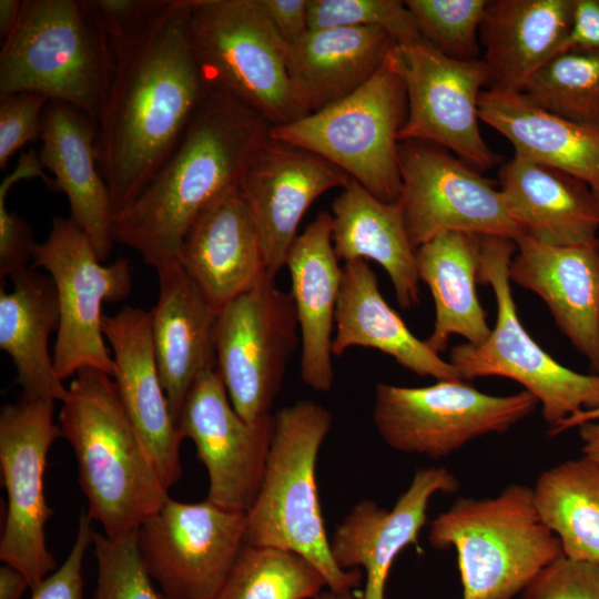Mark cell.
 Wrapping results in <instances>:
<instances>
[{
  "label": "cell",
  "instance_id": "1",
  "mask_svg": "<svg viewBox=\"0 0 599 599\" xmlns=\"http://www.w3.org/2000/svg\"><path fill=\"white\" fill-rule=\"evenodd\" d=\"M189 6L174 0L112 71L95 149L115 212L165 163L210 89L189 42Z\"/></svg>",
  "mask_w": 599,
  "mask_h": 599
},
{
  "label": "cell",
  "instance_id": "2",
  "mask_svg": "<svg viewBox=\"0 0 599 599\" xmlns=\"http://www.w3.org/2000/svg\"><path fill=\"white\" fill-rule=\"evenodd\" d=\"M271 126L237 99L209 89L169 159L135 201L115 213L114 243L155 270L177 261L192 224L240 182Z\"/></svg>",
  "mask_w": 599,
  "mask_h": 599
},
{
  "label": "cell",
  "instance_id": "3",
  "mask_svg": "<svg viewBox=\"0 0 599 599\" xmlns=\"http://www.w3.org/2000/svg\"><path fill=\"white\" fill-rule=\"evenodd\" d=\"M59 414L72 447L88 515L110 539L135 532L170 498L132 426L110 375L78 372Z\"/></svg>",
  "mask_w": 599,
  "mask_h": 599
},
{
  "label": "cell",
  "instance_id": "4",
  "mask_svg": "<svg viewBox=\"0 0 599 599\" xmlns=\"http://www.w3.org/2000/svg\"><path fill=\"white\" fill-rule=\"evenodd\" d=\"M274 433L263 479L245 514V545L294 552L323 576L333 591L358 587L361 572L334 561L317 491L316 464L333 417L321 404L302 399L274 415Z\"/></svg>",
  "mask_w": 599,
  "mask_h": 599
},
{
  "label": "cell",
  "instance_id": "5",
  "mask_svg": "<svg viewBox=\"0 0 599 599\" xmlns=\"http://www.w3.org/2000/svg\"><path fill=\"white\" fill-rule=\"evenodd\" d=\"M428 541L456 551L461 599H512L564 555L537 512L532 488L521 484L495 497L457 498L430 522Z\"/></svg>",
  "mask_w": 599,
  "mask_h": 599
},
{
  "label": "cell",
  "instance_id": "6",
  "mask_svg": "<svg viewBox=\"0 0 599 599\" xmlns=\"http://www.w3.org/2000/svg\"><path fill=\"white\" fill-rule=\"evenodd\" d=\"M406 115L396 44L359 89L317 112L271 126L270 136L323 158L393 203L400 197L398 135Z\"/></svg>",
  "mask_w": 599,
  "mask_h": 599
},
{
  "label": "cell",
  "instance_id": "7",
  "mask_svg": "<svg viewBox=\"0 0 599 599\" xmlns=\"http://www.w3.org/2000/svg\"><path fill=\"white\" fill-rule=\"evenodd\" d=\"M111 74L80 0H22L18 22L1 42L0 98L40 93L98 121Z\"/></svg>",
  "mask_w": 599,
  "mask_h": 599
},
{
  "label": "cell",
  "instance_id": "8",
  "mask_svg": "<svg viewBox=\"0 0 599 599\" xmlns=\"http://www.w3.org/2000/svg\"><path fill=\"white\" fill-rule=\"evenodd\" d=\"M186 33L210 89L237 99L272 126L305 116L291 90L287 44L258 0H190Z\"/></svg>",
  "mask_w": 599,
  "mask_h": 599
},
{
  "label": "cell",
  "instance_id": "9",
  "mask_svg": "<svg viewBox=\"0 0 599 599\" xmlns=\"http://www.w3.org/2000/svg\"><path fill=\"white\" fill-rule=\"evenodd\" d=\"M516 250L512 240L481 236L477 280L489 285L495 294V327L479 345L455 346L449 358L465 382L497 376L522 385L540 403L550 429L580 410L599 407V375L581 374L561 365L520 323L509 278Z\"/></svg>",
  "mask_w": 599,
  "mask_h": 599
},
{
  "label": "cell",
  "instance_id": "10",
  "mask_svg": "<svg viewBox=\"0 0 599 599\" xmlns=\"http://www.w3.org/2000/svg\"><path fill=\"white\" fill-rule=\"evenodd\" d=\"M537 405L525 389L496 396L465 380H437L423 387L378 383L373 423L390 448L439 459L479 437L506 433Z\"/></svg>",
  "mask_w": 599,
  "mask_h": 599
},
{
  "label": "cell",
  "instance_id": "11",
  "mask_svg": "<svg viewBox=\"0 0 599 599\" xmlns=\"http://www.w3.org/2000/svg\"><path fill=\"white\" fill-rule=\"evenodd\" d=\"M32 267L44 268L52 278L60 321L53 351L61 380L84 368L111 377L114 359L104 342L102 304L125 300L132 290L128 258L103 265L83 230L71 217H54L47 240L37 243Z\"/></svg>",
  "mask_w": 599,
  "mask_h": 599
},
{
  "label": "cell",
  "instance_id": "12",
  "mask_svg": "<svg viewBox=\"0 0 599 599\" xmlns=\"http://www.w3.org/2000/svg\"><path fill=\"white\" fill-rule=\"evenodd\" d=\"M274 278L264 275L222 306L215 324L216 369L233 408L247 423L272 415L298 343L293 298Z\"/></svg>",
  "mask_w": 599,
  "mask_h": 599
},
{
  "label": "cell",
  "instance_id": "13",
  "mask_svg": "<svg viewBox=\"0 0 599 599\" xmlns=\"http://www.w3.org/2000/svg\"><path fill=\"white\" fill-rule=\"evenodd\" d=\"M400 202L416 250L446 232L515 240L522 234L500 190L449 151L420 141L398 144Z\"/></svg>",
  "mask_w": 599,
  "mask_h": 599
},
{
  "label": "cell",
  "instance_id": "14",
  "mask_svg": "<svg viewBox=\"0 0 599 599\" xmlns=\"http://www.w3.org/2000/svg\"><path fill=\"white\" fill-rule=\"evenodd\" d=\"M54 400L20 398L0 410V466L8 508L0 560L19 570L33 590L55 570L44 526L53 515L43 491L47 458L61 436Z\"/></svg>",
  "mask_w": 599,
  "mask_h": 599
},
{
  "label": "cell",
  "instance_id": "15",
  "mask_svg": "<svg viewBox=\"0 0 599 599\" xmlns=\"http://www.w3.org/2000/svg\"><path fill=\"white\" fill-rule=\"evenodd\" d=\"M407 115L400 141H420L451 151L484 171L498 162L478 125V102L489 77L484 61L450 58L424 37L397 44Z\"/></svg>",
  "mask_w": 599,
  "mask_h": 599
},
{
  "label": "cell",
  "instance_id": "16",
  "mask_svg": "<svg viewBox=\"0 0 599 599\" xmlns=\"http://www.w3.org/2000/svg\"><path fill=\"white\" fill-rule=\"evenodd\" d=\"M245 514L172 499L136 531L142 561L169 599H212L245 545Z\"/></svg>",
  "mask_w": 599,
  "mask_h": 599
},
{
  "label": "cell",
  "instance_id": "17",
  "mask_svg": "<svg viewBox=\"0 0 599 599\" xmlns=\"http://www.w3.org/2000/svg\"><path fill=\"white\" fill-rule=\"evenodd\" d=\"M176 423L183 439L193 440L206 468V499L246 514L263 479L274 416L256 423L242 419L216 367H209L191 385Z\"/></svg>",
  "mask_w": 599,
  "mask_h": 599
},
{
  "label": "cell",
  "instance_id": "18",
  "mask_svg": "<svg viewBox=\"0 0 599 599\" xmlns=\"http://www.w3.org/2000/svg\"><path fill=\"white\" fill-rule=\"evenodd\" d=\"M351 177L323 158L271 136L258 150L238 186L250 207L271 276L285 266L298 225L322 194Z\"/></svg>",
  "mask_w": 599,
  "mask_h": 599
},
{
  "label": "cell",
  "instance_id": "19",
  "mask_svg": "<svg viewBox=\"0 0 599 599\" xmlns=\"http://www.w3.org/2000/svg\"><path fill=\"white\" fill-rule=\"evenodd\" d=\"M102 331L115 364L113 380L123 408L161 481L169 489L182 476L183 437L163 388L151 337V313L124 306L103 314Z\"/></svg>",
  "mask_w": 599,
  "mask_h": 599
},
{
  "label": "cell",
  "instance_id": "20",
  "mask_svg": "<svg viewBox=\"0 0 599 599\" xmlns=\"http://www.w3.org/2000/svg\"><path fill=\"white\" fill-rule=\"evenodd\" d=\"M458 489L457 478L446 467H423L416 469L410 485L390 510L370 499L351 508L336 526L329 547L341 569H365L362 599H385L392 565L403 549L418 545L430 499L437 493L453 494Z\"/></svg>",
  "mask_w": 599,
  "mask_h": 599
},
{
  "label": "cell",
  "instance_id": "21",
  "mask_svg": "<svg viewBox=\"0 0 599 599\" xmlns=\"http://www.w3.org/2000/svg\"><path fill=\"white\" fill-rule=\"evenodd\" d=\"M510 282L536 293L557 327L599 375V244L552 246L515 240Z\"/></svg>",
  "mask_w": 599,
  "mask_h": 599
},
{
  "label": "cell",
  "instance_id": "22",
  "mask_svg": "<svg viewBox=\"0 0 599 599\" xmlns=\"http://www.w3.org/2000/svg\"><path fill=\"white\" fill-rule=\"evenodd\" d=\"M98 121L71 104L50 100L43 111L39 159L54 190L69 201L70 217L90 238L98 258H109L115 209L97 156Z\"/></svg>",
  "mask_w": 599,
  "mask_h": 599
},
{
  "label": "cell",
  "instance_id": "23",
  "mask_svg": "<svg viewBox=\"0 0 599 599\" xmlns=\"http://www.w3.org/2000/svg\"><path fill=\"white\" fill-rule=\"evenodd\" d=\"M177 261L217 311L267 274L258 233L238 183L199 215L182 242Z\"/></svg>",
  "mask_w": 599,
  "mask_h": 599
},
{
  "label": "cell",
  "instance_id": "24",
  "mask_svg": "<svg viewBox=\"0 0 599 599\" xmlns=\"http://www.w3.org/2000/svg\"><path fill=\"white\" fill-rule=\"evenodd\" d=\"M155 271L160 291L150 312L152 345L161 382L177 422L195 378L204 369L216 367L214 331L219 311L179 261Z\"/></svg>",
  "mask_w": 599,
  "mask_h": 599
},
{
  "label": "cell",
  "instance_id": "25",
  "mask_svg": "<svg viewBox=\"0 0 599 599\" xmlns=\"http://www.w3.org/2000/svg\"><path fill=\"white\" fill-rule=\"evenodd\" d=\"M499 184L522 234L552 246L599 244V202L582 181L515 154L501 165Z\"/></svg>",
  "mask_w": 599,
  "mask_h": 599
},
{
  "label": "cell",
  "instance_id": "26",
  "mask_svg": "<svg viewBox=\"0 0 599 599\" xmlns=\"http://www.w3.org/2000/svg\"><path fill=\"white\" fill-rule=\"evenodd\" d=\"M332 240V215L322 211L293 242L285 261L302 338L301 377L316 392L334 385L332 333L343 268Z\"/></svg>",
  "mask_w": 599,
  "mask_h": 599
},
{
  "label": "cell",
  "instance_id": "27",
  "mask_svg": "<svg viewBox=\"0 0 599 599\" xmlns=\"http://www.w3.org/2000/svg\"><path fill=\"white\" fill-rule=\"evenodd\" d=\"M397 44L379 27L309 29L286 48L293 98L304 115L352 94Z\"/></svg>",
  "mask_w": 599,
  "mask_h": 599
},
{
  "label": "cell",
  "instance_id": "28",
  "mask_svg": "<svg viewBox=\"0 0 599 599\" xmlns=\"http://www.w3.org/2000/svg\"><path fill=\"white\" fill-rule=\"evenodd\" d=\"M573 0H488L479 29L489 88L522 92L564 42Z\"/></svg>",
  "mask_w": 599,
  "mask_h": 599
},
{
  "label": "cell",
  "instance_id": "29",
  "mask_svg": "<svg viewBox=\"0 0 599 599\" xmlns=\"http://www.w3.org/2000/svg\"><path fill=\"white\" fill-rule=\"evenodd\" d=\"M335 311L332 354L354 346L377 349L404 368L437 380H463L457 368L418 339L384 300L376 274L365 260L344 263Z\"/></svg>",
  "mask_w": 599,
  "mask_h": 599
},
{
  "label": "cell",
  "instance_id": "30",
  "mask_svg": "<svg viewBox=\"0 0 599 599\" xmlns=\"http://www.w3.org/2000/svg\"><path fill=\"white\" fill-rule=\"evenodd\" d=\"M331 215L338 261L378 263L392 281L398 306L416 307L420 280L400 200L384 202L351 179L334 199Z\"/></svg>",
  "mask_w": 599,
  "mask_h": 599
},
{
  "label": "cell",
  "instance_id": "31",
  "mask_svg": "<svg viewBox=\"0 0 599 599\" xmlns=\"http://www.w3.org/2000/svg\"><path fill=\"white\" fill-rule=\"evenodd\" d=\"M478 114L512 144L515 154L582 181L599 202V129L550 113L521 92L493 88L481 92Z\"/></svg>",
  "mask_w": 599,
  "mask_h": 599
},
{
  "label": "cell",
  "instance_id": "32",
  "mask_svg": "<svg viewBox=\"0 0 599 599\" xmlns=\"http://www.w3.org/2000/svg\"><path fill=\"white\" fill-rule=\"evenodd\" d=\"M0 291V347L17 370L22 398L60 400L67 396L49 353V337L58 331L60 313L50 276L27 271Z\"/></svg>",
  "mask_w": 599,
  "mask_h": 599
},
{
  "label": "cell",
  "instance_id": "33",
  "mask_svg": "<svg viewBox=\"0 0 599 599\" xmlns=\"http://www.w3.org/2000/svg\"><path fill=\"white\" fill-rule=\"evenodd\" d=\"M481 236L446 232L415 251L419 280L429 288L435 303L434 329L425 341L439 354L453 335L479 345L490 335L487 314L476 292Z\"/></svg>",
  "mask_w": 599,
  "mask_h": 599
},
{
  "label": "cell",
  "instance_id": "34",
  "mask_svg": "<svg viewBox=\"0 0 599 599\" xmlns=\"http://www.w3.org/2000/svg\"><path fill=\"white\" fill-rule=\"evenodd\" d=\"M532 495L564 555L599 564V467L585 456L560 463L539 475Z\"/></svg>",
  "mask_w": 599,
  "mask_h": 599
},
{
  "label": "cell",
  "instance_id": "35",
  "mask_svg": "<svg viewBox=\"0 0 599 599\" xmlns=\"http://www.w3.org/2000/svg\"><path fill=\"white\" fill-rule=\"evenodd\" d=\"M326 582L303 557L244 545L212 599H315Z\"/></svg>",
  "mask_w": 599,
  "mask_h": 599
},
{
  "label": "cell",
  "instance_id": "36",
  "mask_svg": "<svg viewBox=\"0 0 599 599\" xmlns=\"http://www.w3.org/2000/svg\"><path fill=\"white\" fill-rule=\"evenodd\" d=\"M521 93L550 113L599 129V51L556 54L529 79Z\"/></svg>",
  "mask_w": 599,
  "mask_h": 599
},
{
  "label": "cell",
  "instance_id": "37",
  "mask_svg": "<svg viewBox=\"0 0 599 599\" xmlns=\"http://www.w3.org/2000/svg\"><path fill=\"white\" fill-rule=\"evenodd\" d=\"M422 35L444 54L480 59L478 34L488 0H406Z\"/></svg>",
  "mask_w": 599,
  "mask_h": 599
},
{
  "label": "cell",
  "instance_id": "38",
  "mask_svg": "<svg viewBox=\"0 0 599 599\" xmlns=\"http://www.w3.org/2000/svg\"><path fill=\"white\" fill-rule=\"evenodd\" d=\"M80 3L113 71L116 63L173 6L174 0H80Z\"/></svg>",
  "mask_w": 599,
  "mask_h": 599
},
{
  "label": "cell",
  "instance_id": "39",
  "mask_svg": "<svg viewBox=\"0 0 599 599\" xmlns=\"http://www.w3.org/2000/svg\"><path fill=\"white\" fill-rule=\"evenodd\" d=\"M136 531L119 539L94 531L98 578L92 599H169L144 567Z\"/></svg>",
  "mask_w": 599,
  "mask_h": 599
},
{
  "label": "cell",
  "instance_id": "40",
  "mask_svg": "<svg viewBox=\"0 0 599 599\" xmlns=\"http://www.w3.org/2000/svg\"><path fill=\"white\" fill-rule=\"evenodd\" d=\"M379 27L388 31L397 44L422 38L414 17L398 0H309L308 28Z\"/></svg>",
  "mask_w": 599,
  "mask_h": 599
},
{
  "label": "cell",
  "instance_id": "41",
  "mask_svg": "<svg viewBox=\"0 0 599 599\" xmlns=\"http://www.w3.org/2000/svg\"><path fill=\"white\" fill-rule=\"evenodd\" d=\"M524 599H599V564L562 555L537 575Z\"/></svg>",
  "mask_w": 599,
  "mask_h": 599
},
{
  "label": "cell",
  "instance_id": "42",
  "mask_svg": "<svg viewBox=\"0 0 599 599\" xmlns=\"http://www.w3.org/2000/svg\"><path fill=\"white\" fill-rule=\"evenodd\" d=\"M49 98L20 92L0 98V169L24 145L41 136L42 115Z\"/></svg>",
  "mask_w": 599,
  "mask_h": 599
},
{
  "label": "cell",
  "instance_id": "43",
  "mask_svg": "<svg viewBox=\"0 0 599 599\" xmlns=\"http://www.w3.org/2000/svg\"><path fill=\"white\" fill-rule=\"evenodd\" d=\"M16 183L12 175H7L0 185V277L11 280L20 276L30 268L28 264L33 258L37 242L33 238L31 225L9 211L6 199L9 190Z\"/></svg>",
  "mask_w": 599,
  "mask_h": 599
},
{
  "label": "cell",
  "instance_id": "44",
  "mask_svg": "<svg viewBox=\"0 0 599 599\" xmlns=\"http://www.w3.org/2000/svg\"><path fill=\"white\" fill-rule=\"evenodd\" d=\"M93 534L92 519L88 512H82L69 555L58 569L31 590V599H85L82 566Z\"/></svg>",
  "mask_w": 599,
  "mask_h": 599
},
{
  "label": "cell",
  "instance_id": "45",
  "mask_svg": "<svg viewBox=\"0 0 599 599\" xmlns=\"http://www.w3.org/2000/svg\"><path fill=\"white\" fill-rule=\"evenodd\" d=\"M309 0H258L280 38L287 44L298 41L308 30Z\"/></svg>",
  "mask_w": 599,
  "mask_h": 599
},
{
  "label": "cell",
  "instance_id": "46",
  "mask_svg": "<svg viewBox=\"0 0 599 599\" xmlns=\"http://www.w3.org/2000/svg\"><path fill=\"white\" fill-rule=\"evenodd\" d=\"M571 50L599 51V0H573L570 28L558 53Z\"/></svg>",
  "mask_w": 599,
  "mask_h": 599
},
{
  "label": "cell",
  "instance_id": "47",
  "mask_svg": "<svg viewBox=\"0 0 599 599\" xmlns=\"http://www.w3.org/2000/svg\"><path fill=\"white\" fill-rule=\"evenodd\" d=\"M29 588L26 577L17 569L3 564L0 568V599H20Z\"/></svg>",
  "mask_w": 599,
  "mask_h": 599
},
{
  "label": "cell",
  "instance_id": "48",
  "mask_svg": "<svg viewBox=\"0 0 599 599\" xmlns=\"http://www.w3.org/2000/svg\"><path fill=\"white\" fill-rule=\"evenodd\" d=\"M578 428L583 456L599 467V420L583 423Z\"/></svg>",
  "mask_w": 599,
  "mask_h": 599
},
{
  "label": "cell",
  "instance_id": "49",
  "mask_svg": "<svg viewBox=\"0 0 599 599\" xmlns=\"http://www.w3.org/2000/svg\"><path fill=\"white\" fill-rule=\"evenodd\" d=\"M22 7L20 0H0V39L3 42L13 31Z\"/></svg>",
  "mask_w": 599,
  "mask_h": 599
},
{
  "label": "cell",
  "instance_id": "50",
  "mask_svg": "<svg viewBox=\"0 0 599 599\" xmlns=\"http://www.w3.org/2000/svg\"><path fill=\"white\" fill-rule=\"evenodd\" d=\"M593 420H599V407L580 410L569 416L554 428L548 429V434L550 436H557L570 428L578 427L583 423Z\"/></svg>",
  "mask_w": 599,
  "mask_h": 599
},
{
  "label": "cell",
  "instance_id": "51",
  "mask_svg": "<svg viewBox=\"0 0 599 599\" xmlns=\"http://www.w3.org/2000/svg\"><path fill=\"white\" fill-rule=\"evenodd\" d=\"M315 599H355L352 591H322Z\"/></svg>",
  "mask_w": 599,
  "mask_h": 599
}]
</instances>
